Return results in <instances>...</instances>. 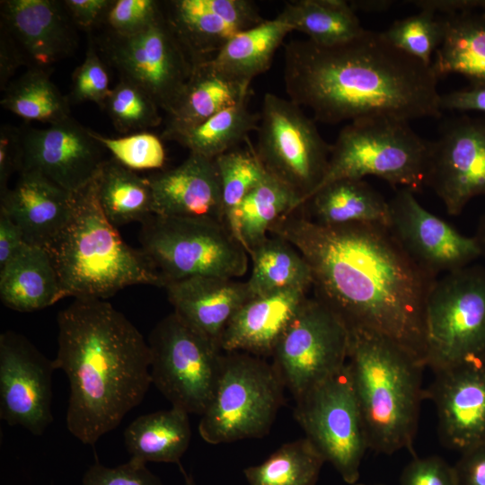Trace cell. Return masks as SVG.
Instances as JSON below:
<instances>
[{
	"instance_id": "1",
	"label": "cell",
	"mask_w": 485,
	"mask_h": 485,
	"mask_svg": "<svg viewBox=\"0 0 485 485\" xmlns=\"http://www.w3.org/2000/svg\"><path fill=\"white\" fill-rule=\"evenodd\" d=\"M269 234L303 255L314 296L348 329L379 333L426 366V303L436 278L417 264L388 226L322 225L303 205L277 221Z\"/></svg>"
},
{
	"instance_id": "2",
	"label": "cell",
	"mask_w": 485,
	"mask_h": 485,
	"mask_svg": "<svg viewBox=\"0 0 485 485\" xmlns=\"http://www.w3.org/2000/svg\"><path fill=\"white\" fill-rule=\"evenodd\" d=\"M283 79L288 99L326 124L441 115L431 66L395 48L383 31L365 30L332 46L290 40L284 47Z\"/></svg>"
},
{
	"instance_id": "3",
	"label": "cell",
	"mask_w": 485,
	"mask_h": 485,
	"mask_svg": "<svg viewBox=\"0 0 485 485\" xmlns=\"http://www.w3.org/2000/svg\"><path fill=\"white\" fill-rule=\"evenodd\" d=\"M56 369L67 376L68 431L84 445L116 428L151 384L148 342L109 302L75 299L57 314Z\"/></svg>"
},
{
	"instance_id": "4",
	"label": "cell",
	"mask_w": 485,
	"mask_h": 485,
	"mask_svg": "<svg viewBox=\"0 0 485 485\" xmlns=\"http://www.w3.org/2000/svg\"><path fill=\"white\" fill-rule=\"evenodd\" d=\"M349 331L347 366L361 410L369 449L413 454L426 366L390 339L373 331Z\"/></svg>"
},
{
	"instance_id": "5",
	"label": "cell",
	"mask_w": 485,
	"mask_h": 485,
	"mask_svg": "<svg viewBox=\"0 0 485 485\" xmlns=\"http://www.w3.org/2000/svg\"><path fill=\"white\" fill-rule=\"evenodd\" d=\"M47 251L57 272L62 299L104 300L133 285L165 287L146 253L127 244L105 216L96 176L73 193L70 219Z\"/></svg>"
},
{
	"instance_id": "6",
	"label": "cell",
	"mask_w": 485,
	"mask_h": 485,
	"mask_svg": "<svg viewBox=\"0 0 485 485\" xmlns=\"http://www.w3.org/2000/svg\"><path fill=\"white\" fill-rule=\"evenodd\" d=\"M429 147L430 141L402 119L371 117L349 122L331 145L318 189L337 180L372 175L392 186L421 190L427 186Z\"/></svg>"
},
{
	"instance_id": "7",
	"label": "cell",
	"mask_w": 485,
	"mask_h": 485,
	"mask_svg": "<svg viewBox=\"0 0 485 485\" xmlns=\"http://www.w3.org/2000/svg\"><path fill=\"white\" fill-rule=\"evenodd\" d=\"M285 386L271 363L244 352H224L198 432L211 445L266 436L285 401Z\"/></svg>"
},
{
	"instance_id": "8",
	"label": "cell",
	"mask_w": 485,
	"mask_h": 485,
	"mask_svg": "<svg viewBox=\"0 0 485 485\" xmlns=\"http://www.w3.org/2000/svg\"><path fill=\"white\" fill-rule=\"evenodd\" d=\"M139 241L165 286L198 276L234 278L248 269V252L216 219L153 214L141 224Z\"/></svg>"
},
{
	"instance_id": "9",
	"label": "cell",
	"mask_w": 485,
	"mask_h": 485,
	"mask_svg": "<svg viewBox=\"0 0 485 485\" xmlns=\"http://www.w3.org/2000/svg\"><path fill=\"white\" fill-rule=\"evenodd\" d=\"M426 366L485 357V268L469 265L433 283L425 311Z\"/></svg>"
},
{
	"instance_id": "10",
	"label": "cell",
	"mask_w": 485,
	"mask_h": 485,
	"mask_svg": "<svg viewBox=\"0 0 485 485\" xmlns=\"http://www.w3.org/2000/svg\"><path fill=\"white\" fill-rule=\"evenodd\" d=\"M255 153L265 171L288 186L304 205L322 183L331 145L302 108L271 93L263 96Z\"/></svg>"
},
{
	"instance_id": "11",
	"label": "cell",
	"mask_w": 485,
	"mask_h": 485,
	"mask_svg": "<svg viewBox=\"0 0 485 485\" xmlns=\"http://www.w3.org/2000/svg\"><path fill=\"white\" fill-rule=\"evenodd\" d=\"M147 342L152 384L172 407L201 416L216 385L221 348L174 312L154 327Z\"/></svg>"
},
{
	"instance_id": "12",
	"label": "cell",
	"mask_w": 485,
	"mask_h": 485,
	"mask_svg": "<svg viewBox=\"0 0 485 485\" xmlns=\"http://www.w3.org/2000/svg\"><path fill=\"white\" fill-rule=\"evenodd\" d=\"M349 331L321 300L306 297L272 353L284 386L299 399L347 364Z\"/></svg>"
},
{
	"instance_id": "13",
	"label": "cell",
	"mask_w": 485,
	"mask_h": 485,
	"mask_svg": "<svg viewBox=\"0 0 485 485\" xmlns=\"http://www.w3.org/2000/svg\"><path fill=\"white\" fill-rule=\"evenodd\" d=\"M294 417L325 462L346 483H357L369 446L347 364L295 400Z\"/></svg>"
},
{
	"instance_id": "14",
	"label": "cell",
	"mask_w": 485,
	"mask_h": 485,
	"mask_svg": "<svg viewBox=\"0 0 485 485\" xmlns=\"http://www.w3.org/2000/svg\"><path fill=\"white\" fill-rule=\"evenodd\" d=\"M105 51L121 79L144 89L166 114L176 104L194 68L164 13L137 35L111 34Z\"/></svg>"
},
{
	"instance_id": "15",
	"label": "cell",
	"mask_w": 485,
	"mask_h": 485,
	"mask_svg": "<svg viewBox=\"0 0 485 485\" xmlns=\"http://www.w3.org/2000/svg\"><path fill=\"white\" fill-rule=\"evenodd\" d=\"M54 360L46 357L24 336L7 331L0 335V419L41 436L53 421L51 413Z\"/></svg>"
},
{
	"instance_id": "16",
	"label": "cell",
	"mask_w": 485,
	"mask_h": 485,
	"mask_svg": "<svg viewBox=\"0 0 485 485\" xmlns=\"http://www.w3.org/2000/svg\"><path fill=\"white\" fill-rule=\"evenodd\" d=\"M414 191L402 188L389 200L390 230L407 253L427 273L437 278L471 265L482 256L475 238L427 210Z\"/></svg>"
},
{
	"instance_id": "17",
	"label": "cell",
	"mask_w": 485,
	"mask_h": 485,
	"mask_svg": "<svg viewBox=\"0 0 485 485\" xmlns=\"http://www.w3.org/2000/svg\"><path fill=\"white\" fill-rule=\"evenodd\" d=\"M427 186L450 216L485 196V119L458 118L430 142Z\"/></svg>"
},
{
	"instance_id": "18",
	"label": "cell",
	"mask_w": 485,
	"mask_h": 485,
	"mask_svg": "<svg viewBox=\"0 0 485 485\" xmlns=\"http://www.w3.org/2000/svg\"><path fill=\"white\" fill-rule=\"evenodd\" d=\"M103 149L91 129L69 117L47 128L22 131L20 172H39L74 193L98 174L106 161Z\"/></svg>"
},
{
	"instance_id": "19",
	"label": "cell",
	"mask_w": 485,
	"mask_h": 485,
	"mask_svg": "<svg viewBox=\"0 0 485 485\" xmlns=\"http://www.w3.org/2000/svg\"><path fill=\"white\" fill-rule=\"evenodd\" d=\"M426 399L436 407L445 446L460 454L485 442V357L434 372Z\"/></svg>"
},
{
	"instance_id": "20",
	"label": "cell",
	"mask_w": 485,
	"mask_h": 485,
	"mask_svg": "<svg viewBox=\"0 0 485 485\" xmlns=\"http://www.w3.org/2000/svg\"><path fill=\"white\" fill-rule=\"evenodd\" d=\"M165 19L193 66L210 60L238 32L265 19L250 0L163 2Z\"/></svg>"
},
{
	"instance_id": "21",
	"label": "cell",
	"mask_w": 485,
	"mask_h": 485,
	"mask_svg": "<svg viewBox=\"0 0 485 485\" xmlns=\"http://www.w3.org/2000/svg\"><path fill=\"white\" fill-rule=\"evenodd\" d=\"M1 27L26 56L43 68L71 54L76 48L73 21L62 1H1Z\"/></svg>"
},
{
	"instance_id": "22",
	"label": "cell",
	"mask_w": 485,
	"mask_h": 485,
	"mask_svg": "<svg viewBox=\"0 0 485 485\" xmlns=\"http://www.w3.org/2000/svg\"><path fill=\"white\" fill-rule=\"evenodd\" d=\"M148 180L154 215L207 217L224 223L221 184L215 159L190 153L177 167L155 173Z\"/></svg>"
},
{
	"instance_id": "23",
	"label": "cell",
	"mask_w": 485,
	"mask_h": 485,
	"mask_svg": "<svg viewBox=\"0 0 485 485\" xmlns=\"http://www.w3.org/2000/svg\"><path fill=\"white\" fill-rule=\"evenodd\" d=\"M0 208L21 229L26 243L47 251L70 219L73 193L39 172L22 171L13 188L1 195Z\"/></svg>"
},
{
	"instance_id": "24",
	"label": "cell",
	"mask_w": 485,
	"mask_h": 485,
	"mask_svg": "<svg viewBox=\"0 0 485 485\" xmlns=\"http://www.w3.org/2000/svg\"><path fill=\"white\" fill-rule=\"evenodd\" d=\"M165 289L173 312L219 347L231 319L252 297L246 282L214 276L171 282Z\"/></svg>"
},
{
	"instance_id": "25",
	"label": "cell",
	"mask_w": 485,
	"mask_h": 485,
	"mask_svg": "<svg viewBox=\"0 0 485 485\" xmlns=\"http://www.w3.org/2000/svg\"><path fill=\"white\" fill-rule=\"evenodd\" d=\"M306 294L305 290L291 288L251 297L227 324L221 338V349L271 357Z\"/></svg>"
},
{
	"instance_id": "26",
	"label": "cell",
	"mask_w": 485,
	"mask_h": 485,
	"mask_svg": "<svg viewBox=\"0 0 485 485\" xmlns=\"http://www.w3.org/2000/svg\"><path fill=\"white\" fill-rule=\"evenodd\" d=\"M250 86L227 77L207 61L195 66L179 100L167 114L162 137L172 141L217 112L249 99Z\"/></svg>"
},
{
	"instance_id": "27",
	"label": "cell",
	"mask_w": 485,
	"mask_h": 485,
	"mask_svg": "<svg viewBox=\"0 0 485 485\" xmlns=\"http://www.w3.org/2000/svg\"><path fill=\"white\" fill-rule=\"evenodd\" d=\"M0 270L1 301L10 309L34 312L62 299L55 265L41 247L25 242Z\"/></svg>"
},
{
	"instance_id": "28",
	"label": "cell",
	"mask_w": 485,
	"mask_h": 485,
	"mask_svg": "<svg viewBox=\"0 0 485 485\" xmlns=\"http://www.w3.org/2000/svg\"><path fill=\"white\" fill-rule=\"evenodd\" d=\"M315 223L333 226L374 224L390 226L389 201L363 179H340L318 189L304 204Z\"/></svg>"
},
{
	"instance_id": "29",
	"label": "cell",
	"mask_w": 485,
	"mask_h": 485,
	"mask_svg": "<svg viewBox=\"0 0 485 485\" xmlns=\"http://www.w3.org/2000/svg\"><path fill=\"white\" fill-rule=\"evenodd\" d=\"M441 20L443 40L431 64L436 75L456 73L471 84L485 83V13L464 10Z\"/></svg>"
},
{
	"instance_id": "30",
	"label": "cell",
	"mask_w": 485,
	"mask_h": 485,
	"mask_svg": "<svg viewBox=\"0 0 485 485\" xmlns=\"http://www.w3.org/2000/svg\"><path fill=\"white\" fill-rule=\"evenodd\" d=\"M189 413L180 408L144 414L133 420L124 431V443L130 459L172 463L180 460L191 440Z\"/></svg>"
},
{
	"instance_id": "31",
	"label": "cell",
	"mask_w": 485,
	"mask_h": 485,
	"mask_svg": "<svg viewBox=\"0 0 485 485\" xmlns=\"http://www.w3.org/2000/svg\"><path fill=\"white\" fill-rule=\"evenodd\" d=\"M293 29L278 16L235 34L207 62L227 77L251 85L265 73L274 55Z\"/></svg>"
},
{
	"instance_id": "32",
	"label": "cell",
	"mask_w": 485,
	"mask_h": 485,
	"mask_svg": "<svg viewBox=\"0 0 485 485\" xmlns=\"http://www.w3.org/2000/svg\"><path fill=\"white\" fill-rule=\"evenodd\" d=\"M249 257L252 269L246 283L252 297L291 288L308 291L312 287L307 261L281 237L268 236L251 250Z\"/></svg>"
},
{
	"instance_id": "33",
	"label": "cell",
	"mask_w": 485,
	"mask_h": 485,
	"mask_svg": "<svg viewBox=\"0 0 485 485\" xmlns=\"http://www.w3.org/2000/svg\"><path fill=\"white\" fill-rule=\"evenodd\" d=\"M278 16L293 31L306 34L309 40L322 46L347 42L365 31L345 0L288 1Z\"/></svg>"
},
{
	"instance_id": "34",
	"label": "cell",
	"mask_w": 485,
	"mask_h": 485,
	"mask_svg": "<svg viewBox=\"0 0 485 485\" xmlns=\"http://www.w3.org/2000/svg\"><path fill=\"white\" fill-rule=\"evenodd\" d=\"M100 206L114 225L144 223L153 213V194L147 178L123 166L115 159L106 160L96 175Z\"/></svg>"
},
{
	"instance_id": "35",
	"label": "cell",
	"mask_w": 485,
	"mask_h": 485,
	"mask_svg": "<svg viewBox=\"0 0 485 485\" xmlns=\"http://www.w3.org/2000/svg\"><path fill=\"white\" fill-rule=\"evenodd\" d=\"M301 206L299 197L288 186L266 172L237 214L240 242L248 254L269 236L277 221Z\"/></svg>"
},
{
	"instance_id": "36",
	"label": "cell",
	"mask_w": 485,
	"mask_h": 485,
	"mask_svg": "<svg viewBox=\"0 0 485 485\" xmlns=\"http://www.w3.org/2000/svg\"><path fill=\"white\" fill-rule=\"evenodd\" d=\"M246 99L228 107L198 126L177 137L176 141L190 153L215 159L248 140L251 131L258 130L260 113L251 112Z\"/></svg>"
},
{
	"instance_id": "37",
	"label": "cell",
	"mask_w": 485,
	"mask_h": 485,
	"mask_svg": "<svg viewBox=\"0 0 485 485\" xmlns=\"http://www.w3.org/2000/svg\"><path fill=\"white\" fill-rule=\"evenodd\" d=\"M0 103L26 121L51 125L70 117L67 98L50 80L47 71L37 66L10 83Z\"/></svg>"
},
{
	"instance_id": "38",
	"label": "cell",
	"mask_w": 485,
	"mask_h": 485,
	"mask_svg": "<svg viewBox=\"0 0 485 485\" xmlns=\"http://www.w3.org/2000/svg\"><path fill=\"white\" fill-rule=\"evenodd\" d=\"M325 460L306 437L283 444L243 474L249 485H315Z\"/></svg>"
},
{
	"instance_id": "39",
	"label": "cell",
	"mask_w": 485,
	"mask_h": 485,
	"mask_svg": "<svg viewBox=\"0 0 485 485\" xmlns=\"http://www.w3.org/2000/svg\"><path fill=\"white\" fill-rule=\"evenodd\" d=\"M215 163L221 184L224 223L240 242L237 224L239 207L263 179L266 171L249 139L244 148L238 146L225 152L215 158Z\"/></svg>"
},
{
	"instance_id": "40",
	"label": "cell",
	"mask_w": 485,
	"mask_h": 485,
	"mask_svg": "<svg viewBox=\"0 0 485 485\" xmlns=\"http://www.w3.org/2000/svg\"><path fill=\"white\" fill-rule=\"evenodd\" d=\"M103 110L115 128L121 133H137L157 127L162 122L161 110L140 86L121 79L106 100Z\"/></svg>"
},
{
	"instance_id": "41",
	"label": "cell",
	"mask_w": 485,
	"mask_h": 485,
	"mask_svg": "<svg viewBox=\"0 0 485 485\" xmlns=\"http://www.w3.org/2000/svg\"><path fill=\"white\" fill-rule=\"evenodd\" d=\"M384 37L398 49L431 66L432 56L440 46L444 26L441 18L428 10L395 21Z\"/></svg>"
},
{
	"instance_id": "42",
	"label": "cell",
	"mask_w": 485,
	"mask_h": 485,
	"mask_svg": "<svg viewBox=\"0 0 485 485\" xmlns=\"http://www.w3.org/2000/svg\"><path fill=\"white\" fill-rule=\"evenodd\" d=\"M92 136L123 166L135 170L159 169L164 165L165 151L156 135L141 131L121 137H107L91 130Z\"/></svg>"
},
{
	"instance_id": "43",
	"label": "cell",
	"mask_w": 485,
	"mask_h": 485,
	"mask_svg": "<svg viewBox=\"0 0 485 485\" xmlns=\"http://www.w3.org/2000/svg\"><path fill=\"white\" fill-rule=\"evenodd\" d=\"M163 16V2L160 1L113 0L104 21L111 34L129 37L146 31Z\"/></svg>"
},
{
	"instance_id": "44",
	"label": "cell",
	"mask_w": 485,
	"mask_h": 485,
	"mask_svg": "<svg viewBox=\"0 0 485 485\" xmlns=\"http://www.w3.org/2000/svg\"><path fill=\"white\" fill-rule=\"evenodd\" d=\"M110 92L106 66L90 40L84 60L72 76L71 98L75 102L93 101L103 109Z\"/></svg>"
},
{
	"instance_id": "45",
	"label": "cell",
	"mask_w": 485,
	"mask_h": 485,
	"mask_svg": "<svg viewBox=\"0 0 485 485\" xmlns=\"http://www.w3.org/2000/svg\"><path fill=\"white\" fill-rule=\"evenodd\" d=\"M83 485H163L146 463L130 459L116 467L96 462L84 472Z\"/></svg>"
},
{
	"instance_id": "46",
	"label": "cell",
	"mask_w": 485,
	"mask_h": 485,
	"mask_svg": "<svg viewBox=\"0 0 485 485\" xmlns=\"http://www.w3.org/2000/svg\"><path fill=\"white\" fill-rule=\"evenodd\" d=\"M400 485H458L454 467L437 455L414 457L402 470Z\"/></svg>"
},
{
	"instance_id": "47",
	"label": "cell",
	"mask_w": 485,
	"mask_h": 485,
	"mask_svg": "<svg viewBox=\"0 0 485 485\" xmlns=\"http://www.w3.org/2000/svg\"><path fill=\"white\" fill-rule=\"evenodd\" d=\"M22 131L10 125L0 128V194L9 188L8 181L22 165Z\"/></svg>"
},
{
	"instance_id": "48",
	"label": "cell",
	"mask_w": 485,
	"mask_h": 485,
	"mask_svg": "<svg viewBox=\"0 0 485 485\" xmlns=\"http://www.w3.org/2000/svg\"><path fill=\"white\" fill-rule=\"evenodd\" d=\"M453 467L458 485H485V442L463 452Z\"/></svg>"
},
{
	"instance_id": "49",
	"label": "cell",
	"mask_w": 485,
	"mask_h": 485,
	"mask_svg": "<svg viewBox=\"0 0 485 485\" xmlns=\"http://www.w3.org/2000/svg\"><path fill=\"white\" fill-rule=\"evenodd\" d=\"M442 110L481 111L485 113V83L471 84L469 87L440 94Z\"/></svg>"
},
{
	"instance_id": "50",
	"label": "cell",
	"mask_w": 485,
	"mask_h": 485,
	"mask_svg": "<svg viewBox=\"0 0 485 485\" xmlns=\"http://www.w3.org/2000/svg\"><path fill=\"white\" fill-rule=\"evenodd\" d=\"M62 2L75 24L84 29H91L104 20L113 0H65Z\"/></svg>"
},
{
	"instance_id": "51",
	"label": "cell",
	"mask_w": 485,
	"mask_h": 485,
	"mask_svg": "<svg viewBox=\"0 0 485 485\" xmlns=\"http://www.w3.org/2000/svg\"><path fill=\"white\" fill-rule=\"evenodd\" d=\"M24 63V55L14 39L1 27L0 88L4 91L16 69Z\"/></svg>"
},
{
	"instance_id": "52",
	"label": "cell",
	"mask_w": 485,
	"mask_h": 485,
	"mask_svg": "<svg viewBox=\"0 0 485 485\" xmlns=\"http://www.w3.org/2000/svg\"><path fill=\"white\" fill-rule=\"evenodd\" d=\"M25 243L21 229L0 208V269L4 267Z\"/></svg>"
},
{
	"instance_id": "53",
	"label": "cell",
	"mask_w": 485,
	"mask_h": 485,
	"mask_svg": "<svg viewBox=\"0 0 485 485\" xmlns=\"http://www.w3.org/2000/svg\"><path fill=\"white\" fill-rule=\"evenodd\" d=\"M348 2L355 12L357 10L363 12H382L388 10L393 4V1L391 0H357Z\"/></svg>"
},
{
	"instance_id": "54",
	"label": "cell",
	"mask_w": 485,
	"mask_h": 485,
	"mask_svg": "<svg viewBox=\"0 0 485 485\" xmlns=\"http://www.w3.org/2000/svg\"><path fill=\"white\" fill-rule=\"evenodd\" d=\"M475 238L481 247L482 256H485V214L481 217Z\"/></svg>"
},
{
	"instance_id": "55",
	"label": "cell",
	"mask_w": 485,
	"mask_h": 485,
	"mask_svg": "<svg viewBox=\"0 0 485 485\" xmlns=\"http://www.w3.org/2000/svg\"><path fill=\"white\" fill-rule=\"evenodd\" d=\"M180 469L184 477V485H196L193 476L191 474L187 473L181 465H180Z\"/></svg>"
},
{
	"instance_id": "56",
	"label": "cell",
	"mask_w": 485,
	"mask_h": 485,
	"mask_svg": "<svg viewBox=\"0 0 485 485\" xmlns=\"http://www.w3.org/2000/svg\"><path fill=\"white\" fill-rule=\"evenodd\" d=\"M352 485H366V484H361V483H357H357H354V484H352Z\"/></svg>"
}]
</instances>
